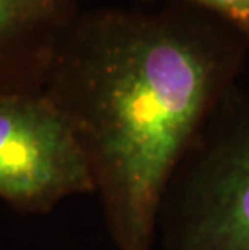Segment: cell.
<instances>
[{
    "label": "cell",
    "instance_id": "4",
    "mask_svg": "<svg viewBox=\"0 0 249 250\" xmlns=\"http://www.w3.org/2000/svg\"><path fill=\"white\" fill-rule=\"evenodd\" d=\"M79 0H0V97L41 94Z\"/></svg>",
    "mask_w": 249,
    "mask_h": 250
},
{
    "label": "cell",
    "instance_id": "3",
    "mask_svg": "<svg viewBox=\"0 0 249 250\" xmlns=\"http://www.w3.org/2000/svg\"><path fill=\"white\" fill-rule=\"evenodd\" d=\"M94 194L70 129L42 94L0 97V200L23 215H47Z\"/></svg>",
    "mask_w": 249,
    "mask_h": 250
},
{
    "label": "cell",
    "instance_id": "5",
    "mask_svg": "<svg viewBox=\"0 0 249 250\" xmlns=\"http://www.w3.org/2000/svg\"><path fill=\"white\" fill-rule=\"evenodd\" d=\"M135 2L141 5H152L158 2H183L203 8L231 24L249 42V0H135Z\"/></svg>",
    "mask_w": 249,
    "mask_h": 250
},
{
    "label": "cell",
    "instance_id": "2",
    "mask_svg": "<svg viewBox=\"0 0 249 250\" xmlns=\"http://www.w3.org/2000/svg\"><path fill=\"white\" fill-rule=\"evenodd\" d=\"M157 237L162 250H249V87L222 100L173 169Z\"/></svg>",
    "mask_w": 249,
    "mask_h": 250
},
{
    "label": "cell",
    "instance_id": "1",
    "mask_svg": "<svg viewBox=\"0 0 249 250\" xmlns=\"http://www.w3.org/2000/svg\"><path fill=\"white\" fill-rule=\"evenodd\" d=\"M249 42L183 2L81 8L42 95L65 121L115 250H152L173 169L238 84Z\"/></svg>",
    "mask_w": 249,
    "mask_h": 250
}]
</instances>
